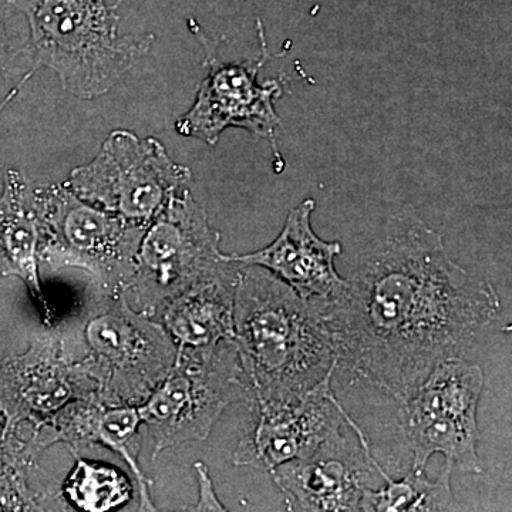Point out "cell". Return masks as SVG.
<instances>
[{
  "mask_svg": "<svg viewBox=\"0 0 512 512\" xmlns=\"http://www.w3.org/2000/svg\"><path fill=\"white\" fill-rule=\"evenodd\" d=\"M320 303L339 366L399 404L466 355L501 309L493 284L458 265L413 205L386 221L345 293Z\"/></svg>",
  "mask_w": 512,
  "mask_h": 512,
  "instance_id": "cell-1",
  "label": "cell"
},
{
  "mask_svg": "<svg viewBox=\"0 0 512 512\" xmlns=\"http://www.w3.org/2000/svg\"><path fill=\"white\" fill-rule=\"evenodd\" d=\"M234 332L251 402L302 396L333 379L339 367L322 303L301 298L261 266L239 268Z\"/></svg>",
  "mask_w": 512,
  "mask_h": 512,
  "instance_id": "cell-2",
  "label": "cell"
},
{
  "mask_svg": "<svg viewBox=\"0 0 512 512\" xmlns=\"http://www.w3.org/2000/svg\"><path fill=\"white\" fill-rule=\"evenodd\" d=\"M120 2L9 0L28 20L33 59L29 72L0 103V113L42 67L55 72L63 89L77 99L93 100L109 93L156 40L154 35H121Z\"/></svg>",
  "mask_w": 512,
  "mask_h": 512,
  "instance_id": "cell-3",
  "label": "cell"
},
{
  "mask_svg": "<svg viewBox=\"0 0 512 512\" xmlns=\"http://www.w3.org/2000/svg\"><path fill=\"white\" fill-rule=\"evenodd\" d=\"M56 329L67 356L94 380L96 399L104 404L140 406L177 359L164 326L131 308L126 292L92 289L82 308Z\"/></svg>",
  "mask_w": 512,
  "mask_h": 512,
  "instance_id": "cell-4",
  "label": "cell"
},
{
  "mask_svg": "<svg viewBox=\"0 0 512 512\" xmlns=\"http://www.w3.org/2000/svg\"><path fill=\"white\" fill-rule=\"evenodd\" d=\"M39 262L87 272L93 291L127 292L146 227L83 201L66 184L35 185Z\"/></svg>",
  "mask_w": 512,
  "mask_h": 512,
  "instance_id": "cell-5",
  "label": "cell"
},
{
  "mask_svg": "<svg viewBox=\"0 0 512 512\" xmlns=\"http://www.w3.org/2000/svg\"><path fill=\"white\" fill-rule=\"evenodd\" d=\"M251 399L235 340L207 353H177L170 375L137 406L154 441V460L168 448L207 440L229 406Z\"/></svg>",
  "mask_w": 512,
  "mask_h": 512,
  "instance_id": "cell-6",
  "label": "cell"
},
{
  "mask_svg": "<svg viewBox=\"0 0 512 512\" xmlns=\"http://www.w3.org/2000/svg\"><path fill=\"white\" fill-rule=\"evenodd\" d=\"M221 234L188 190H181L148 225L134 264L138 309L157 318L168 302L202 282L225 274L237 262L220 249Z\"/></svg>",
  "mask_w": 512,
  "mask_h": 512,
  "instance_id": "cell-7",
  "label": "cell"
},
{
  "mask_svg": "<svg viewBox=\"0 0 512 512\" xmlns=\"http://www.w3.org/2000/svg\"><path fill=\"white\" fill-rule=\"evenodd\" d=\"M483 387V369L457 357L434 367L416 392L400 403V433L413 456L412 470L424 471L430 458L441 454L454 470L483 473L477 451Z\"/></svg>",
  "mask_w": 512,
  "mask_h": 512,
  "instance_id": "cell-8",
  "label": "cell"
},
{
  "mask_svg": "<svg viewBox=\"0 0 512 512\" xmlns=\"http://www.w3.org/2000/svg\"><path fill=\"white\" fill-rule=\"evenodd\" d=\"M190 180V168L174 163L157 138L116 130L64 184L94 207L147 228Z\"/></svg>",
  "mask_w": 512,
  "mask_h": 512,
  "instance_id": "cell-9",
  "label": "cell"
},
{
  "mask_svg": "<svg viewBox=\"0 0 512 512\" xmlns=\"http://www.w3.org/2000/svg\"><path fill=\"white\" fill-rule=\"evenodd\" d=\"M188 23L205 47L207 74L198 87L191 109L175 123V131L180 136L215 146L225 130L242 128L271 143L278 165L276 171L281 173L285 165L278 146L282 123L275 110V100L282 96V83L276 79L258 82L259 70L268 60L261 23V56L247 62H221L207 37L202 35L200 26L194 20Z\"/></svg>",
  "mask_w": 512,
  "mask_h": 512,
  "instance_id": "cell-10",
  "label": "cell"
},
{
  "mask_svg": "<svg viewBox=\"0 0 512 512\" xmlns=\"http://www.w3.org/2000/svg\"><path fill=\"white\" fill-rule=\"evenodd\" d=\"M254 427L239 440L232 461L271 473L293 460L312 457L328 441L342 436L352 417L336 399L332 379L302 396L286 400H252Z\"/></svg>",
  "mask_w": 512,
  "mask_h": 512,
  "instance_id": "cell-11",
  "label": "cell"
},
{
  "mask_svg": "<svg viewBox=\"0 0 512 512\" xmlns=\"http://www.w3.org/2000/svg\"><path fill=\"white\" fill-rule=\"evenodd\" d=\"M96 396V383L67 356L57 329L39 333L26 352L0 362V421L5 433H16L23 424L32 431L40 429L67 404Z\"/></svg>",
  "mask_w": 512,
  "mask_h": 512,
  "instance_id": "cell-12",
  "label": "cell"
},
{
  "mask_svg": "<svg viewBox=\"0 0 512 512\" xmlns=\"http://www.w3.org/2000/svg\"><path fill=\"white\" fill-rule=\"evenodd\" d=\"M289 511H360L377 477L389 474L377 463L370 441L356 447L348 436L336 437L312 457L293 460L271 471Z\"/></svg>",
  "mask_w": 512,
  "mask_h": 512,
  "instance_id": "cell-13",
  "label": "cell"
},
{
  "mask_svg": "<svg viewBox=\"0 0 512 512\" xmlns=\"http://www.w3.org/2000/svg\"><path fill=\"white\" fill-rule=\"evenodd\" d=\"M315 208V200L306 198L289 211L284 228L268 247L227 258L241 265L265 268L306 301H336L348 288V279L342 278L335 266L342 245L323 241L313 231Z\"/></svg>",
  "mask_w": 512,
  "mask_h": 512,
  "instance_id": "cell-14",
  "label": "cell"
},
{
  "mask_svg": "<svg viewBox=\"0 0 512 512\" xmlns=\"http://www.w3.org/2000/svg\"><path fill=\"white\" fill-rule=\"evenodd\" d=\"M141 419L136 406H114L97 399L76 400L67 404L49 423L32 431L30 446L36 454L56 443L67 444L73 456L83 448L99 444L123 458L136 478L141 511H157L151 500L148 480L138 461L141 437L138 433Z\"/></svg>",
  "mask_w": 512,
  "mask_h": 512,
  "instance_id": "cell-15",
  "label": "cell"
},
{
  "mask_svg": "<svg viewBox=\"0 0 512 512\" xmlns=\"http://www.w3.org/2000/svg\"><path fill=\"white\" fill-rule=\"evenodd\" d=\"M239 268L237 262L225 274L181 293L158 313L178 353H207L225 340H235L234 293Z\"/></svg>",
  "mask_w": 512,
  "mask_h": 512,
  "instance_id": "cell-16",
  "label": "cell"
},
{
  "mask_svg": "<svg viewBox=\"0 0 512 512\" xmlns=\"http://www.w3.org/2000/svg\"><path fill=\"white\" fill-rule=\"evenodd\" d=\"M39 244L35 185L19 170L9 168L0 194V278L15 276L25 282L50 319L52 311L40 285Z\"/></svg>",
  "mask_w": 512,
  "mask_h": 512,
  "instance_id": "cell-17",
  "label": "cell"
},
{
  "mask_svg": "<svg viewBox=\"0 0 512 512\" xmlns=\"http://www.w3.org/2000/svg\"><path fill=\"white\" fill-rule=\"evenodd\" d=\"M454 468L444 464L440 477L430 480L424 471L410 470L402 480L384 481L380 488L366 491L360 511H448L454 510L451 476Z\"/></svg>",
  "mask_w": 512,
  "mask_h": 512,
  "instance_id": "cell-18",
  "label": "cell"
},
{
  "mask_svg": "<svg viewBox=\"0 0 512 512\" xmlns=\"http://www.w3.org/2000/svg\"><path fill=\"white\" fill-rule=\"evenodd\" d=\"M76 466L64 481L62 493L79 510L107 512L131 500L133 487L126 474L106 464L76 456Z\"/></svg>",
  "mask_w": 512,
  "mask_h": 512,
  "instance_id": "cell-19",
  "label": "cell"
},
{
  "mask_svg": "<svg viewBox=\"0 0 512 512\" xmlns=\"http://www.w3.org/2000/svg\"><path fill=\"white\" fill-rule=\"evenodd\" d=\"M32 471H18L0 477V511H46L52 510V494L37 493L30 485Z\"/></svg>",
  "mask_w": 512,
  "mask_h": 512,
  "instance_id": "cell-20",
  "label": "cell"
},
{
  "mask_svg": "<svg viewBox=\"0 0 512 512\" xmlns=\"http://www.w3.org/2000/svg\"><path fill=\"white\" fill-rule=\"evenodd\" d=\"M37 456L29 439L16 433H5L2 421H0V477L18 471L36 470Z\"/></svg>",
  "mask_w": 512,
  "mask_h": 512,
  "instance_id": "cell-21",
  "label": "cell"
},
{
  "mask_svg": "<svg viewBox=\"0 0 512 512\" xmlns=\"http://www.w3.org/2000/svg\"><path fill=\"white\" fill-rule=\"evenodd\" d=\"M195 474H197L198 484H200V497H198L197 504L194 505V511H227L224 504L218 500L215 494L214 484L208 473V468L202 461H197L194 464Z\"/></svg>",
  "mask_w": 512,
  "mask_h": 512,
  "instance_id": "cell-22",
  "label": "cell"
},
{
  "mask_svg": "<svg viewBox=\"0 0 512 512\" xmlns=\"http://www.w3.org/2000/svg\"><path fill=\"white\" fill-rule=\"evenodd\" d=\"M10 43L8 33H6L5 18H3L2 6H0V83L5 80L10 66Z\"/></svg>",
  "mask_w": 512,
  "mask_h": 512,
  "instance_id": "cell-23",
  "label": "cell"
}]
</instances>
